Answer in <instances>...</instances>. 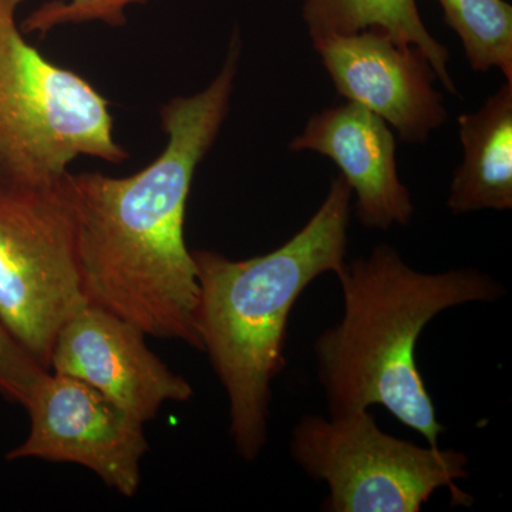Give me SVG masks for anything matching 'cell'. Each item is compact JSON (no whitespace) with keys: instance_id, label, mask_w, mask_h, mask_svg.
Segmentation results:
<instances>
[{"instance_id":"cell-7","label":"cell","mask_w":512,"mask_h":512,"mask_svg":"<svg viewBox=\"0 0 512 512\" xmlns=\"http://www.w3.org/2000/svg\"><path fill=\"white\" fill-rule=\"evenodd\" d=\"M28 439L6 460L42 458L89 468L104 484L133 497L148 451L144 423L134 419L90 384L46 370L28 402Z\"/></svg>"},{"instance_id":"cell-12","label":"cell","mask_w":512,"mask_h":512,"mask_svg":"<svg viewBox=\"0 0 512 512\" xmlns=\"http://www.w3.org/2000/svg\"><path fill=\"white\" fill-rule=\"evenodd\" d=\"M302 13L312 39L375 28L397 45L417 47L448 92L457 94L448 72L450 53L424 26L416 0H305Z\"/></svg>"},{"instance_id":"cell-8","label":"cell","mask_w":512,"mask_h":512,"mask_svg":"<svg viewBox=\"0 0 512 512\" xmlns=\"http://www.w3.org/2000/svg\"><path fill=\"white\" fill-rule=\"evenodd\" d=\"M312 43L336 92L392 124L406 143H426L446 123L436 72L417 47L397 45L375 28Z\"/></svg>"},{"instance_id":"cell-11","label":"cell","mask_w":512,"mask_h":512,"mask_svg":"<svg viewBox=\"0 0 512 512\" xmlns=\"http://www.w3.org/2000/svg\"><path fill=\"white\" fill-rule=\"evenodd\" d=\"M463 163L450 185L447 207L453 214L512 208V82L476 113L458 117Z\"/></svg>"},{"instance_id":"cell-4","label":"cell","mask_w":512,"mask_h":512,"mask_svg":"<svg viewBox=\"0 0 512 512\" xmlns=\"http://www.w3.org/2000/svg\"><path fill=\"white\" fill-rule=\"evenodd\" d=\"M26 0H0V185H42L79 157L123 164L107 99L46 59L18 23Z\"/></svg>"},{"instance_id":"cell-13","label":"cell","mask_w":512,"mask_h":512,"mask_svg":"<svg viewBox=\"0 0 512 512\" xmlns=\"http://www.w3.org/2000/svg\"><path fill=\"white\" fill-rule=\"evenodd\" d=\"M444 19L463 42L471 69L497 67L512 82V8L505 0H439Z\"/></svg>"},{"instance_id":"cell-10","label":"cell","mask_w":512,"mask_h":512,"mask_svg":"<svg viewBox=\"0 0 512 512\" xmlns=\"http://www.w3.org/2000/svg\"><path fill=\"white\" fill-rule=\"evenodd\" d=\"M289 150L315 151L338 165L356 194V217L363 227L387 231L412 221V197L397 173L396 140L373 111L352 101L322 110Z\"/></svg>"},{"instance_id":"cell-14","label":"cell","mask_w":512,"mask_h":512,"mask_svg":"<svg viewBox=\"0 0 512 512\" xmlns=\"http://www.w3.org/2000/svg\"><path fill=\"white\" fill-rule=\"evenodd\" d=\"M146 2L150 0H52L33 10L20 28L23 33L40 35L62 26L90 22L121 28L127 23V9Z\"/></svg>"},{"instance_id":"cell-9","label":"cell","mask_w":512,"mask_h":512,"mask_svg":"<svg viewBox=\"0 0 512 512\" xmlns=\"http://www.w3.org/2000/svg\"><path fill=\"white\" fill-rule=\"evenodd\" d=\"M49 370L90 384L141 423L165 403L194 396L191 384L148 349L146 333L89 303L57 333Z\"/></svg>"},{"instance_id":"cell-15","label":"cell","mask_w":512,"mask_h":512,"mask_svg":"<svg viewBox=\"0 0 512 512\" xmlns=\"http://www.w3.org/2000/svg\"><path fill=\"white\" fill-rule=\"evenodd\" d=\"M46 370L0 323V394L25 407L32 387Z\"/></svg>"},{"instance_id":"cell-6","label":"cell","mask_w":512,"mask_h":512,"mask_svg":"<svg viewBox=\"0 0 512 512\" xmlns=\"http://www.w3.org/2000/svg\"><path fill=\"white\" fill-rule=\"evenodd\" d=\"M69 173L0 185V323L47 370L57 333L87 303Z\"/></svg>"},{"instance_id":"cell-2","label":"cell","mask_w":512,"mask_h":512,"mask_svg":"<svg viewBox=\"0 0 512 512\" xmlns=\"http://www.w3.org/2000/svg\"><path fill=\"white\" fill-rule=\"evenodd\" d=\"M352 195L336 177L308 224L268 254L232 261L192 252L201 350L227 392L229 433L245 461H255L268 443L271 384L285 367L293 306L315 279L338 274L346 262Z\"/></svg>"},{"instance_id":"cell-3","label":"cell","mask_w":512,"mask_h":512,"mask_svg":"<svg viewBox=\"0 0 512 512\" xmlns=\"http://www.w3.org/2000/svg\"><path fill=\"white\" fill-rule=\"evenodd\" d=\"M336 275L343 316L320 333L313 348L329 414L382 406L431 448H440L446 427L420 375L417 342L441 312L498 301L503 285L473 268L424 274L387 244L345 262Z\"/></svg>"},{"instance_id":"cell-1","label":"cell","mask_w":512,"mask_h":512,"mask_svg":"<svg viewBox=\"0 0 512 512\" xmlns=\"http://www.w3.org/2000/svg\"><path fill=\"white\" fill-rule=\"evenodd\" d=\"M241 52L235 32L215 79L161 107L167 146L146 168L123 178L99 171L67 175L86 302L146 336L198 350L200 285L185 244V214L195 171L227 119Z\"/></svg>"},{"instance_id":"cell-5","label":"cell","mask_w":512,"mask_h":512,"mask_svg":"<svg viewBox=\"0 0 512 512\" xmlns=\"http://www.w3.org/2000/svg\"><path fill=\"white\" fill-rule=\"evenodd\" d=\"M291 456L328 485L325 512H420L439 488L451 491L453 505L473 504L456 485L468 477L463 451L390 436L369 410L303 416L292 430Z\"/></svg>"}]
</instances>
